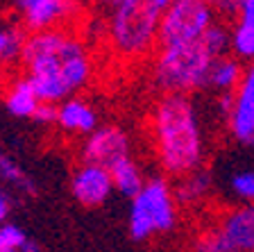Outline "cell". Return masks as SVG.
Masks as SVG:
<instances>
[{"label": "cell", "instance_id": "52a82bcc", "mask_svg": "<svg viewBox=\"0 0 254 252\" xmlns=\"http://www.w3.org/2000/svg\"><path fill=\"white\" fill-rule=\"evenodd\" d=\"M216 21V9L202 0H175L161 14L159 46L197 43Z\"/></svg>", "mask_w": 254, "mask_h": 252}, {"label": "cell", "instance_id": "d4e9b609", "mask_svg": "<svg viewBox=\"0 0 254 252\" xmlns=\"http://www.w3.org/2000/svg\"><path fill=\"white\" fill-rule=\"evenodd\" d=\"M9 2V7H11V11H14L18 18H23V16L27 14V11L32 9V7L37 5L39 0H7Z\"/></svg>", "mask_w": 254, "mask_h": 252}, {"label": "cell", "instance_id": "30bf717a", "mask_svg": "<svg viewBox=\"0 0 254 252\" xmlns=\"http://www.w3.org/2000/svg\"><path fill=\"white\" fill-rule=\"evenodd\" d=\"M227 127L238 143H254V64L245 69L243 82L234 93V107L232 116L227 118Z\"/></svg>", "mask_w": 254, "mask_h": 252}, {"label": "cell", "instance_id": "ffe728a7", "mask_svg": "<svg viewBox=\"0 0 254 252\" xmlns=\"http://www.w3.org/2000/svg\"><path fill=\"white\" fill-rule=\"evenodd\" d=\"M202 46L209 50L213 59L229 55L232 53V27H227L222 21H216L202 37Z\"/></svg>", "mask_w": 254, "mask_h": 252}, {"label": "cell", "instance_id": "5bb4252c", "mask_svg": "<svg viewBox=\"0 0 254 252\" xmlns=\"http://www.w3.org/2000/svg\"><path fill=\"white\" fill-rule=\"evenodd\" d=\"M220 186L234 205H254V164L229 166L222 173Z\"/></svg>", "mask_w": 254, "mask_h": 252}, {"label": "cell", "instance_id": "8fae6325", "mask_svg": "<svg viewBox=\"0 0 254 252\" xmlns=\"http://www.w3.org/2000/svg\"><path fill=\"white\" fill-rule=\"evenodd\" d=\"M57 127L68 137H89L100 127V116L89 100L75 95L57 105Z\"/></svg>", "mask_w": 254, "mask_h": 252}, {"label": "cell", "instance_id": "83f0119b", "mask_svg": "<svg viewBox=\"0 0 254 252\" xmlns=\"http://www.w3.org/2000/svg\"><path fill=\"white\" fill-rule=\"evenodd\" d=\"M100 2H105V5H111V7H114V5L118 2V0H100Z\"/></svg>", "mask_w": 254, "mask_h": 252}, {"label": "cell", "instance_id": "cb8c5ba5", "mask_svg": "<svg viewBox=\"0 0 254 252\" xmlns=\"http://www.w3.org/2000/svg\"><path fill=\"white\" fill-rule=\"evenodd\" d=\"M11 207H14V195L2 189V193H0V221L2 223H7V218L11 216Z\"/></svg>", "mask_w": 254, "mask_h": 252}, {"label": "cell", "instance_id": "7c38bea8", "mask_svg": "<svg viewBox=\"0 0 254 252\" xmlns=\"http://www.w3.org/2000/svg\"><path fill=\"white\" fill-rule=\"evenodd\" d=\"M43 105L39 91L34 84L27 80V75H16L7 82L5 89V111L11 118H21V121H32L39 107Z\"/></svg>", "mask_w": 254, "mask_h": 252}, {"label": "cell", "instance_id": "d6986e66", "mask_svg": "<svg viewBox=\"0 0 254 252\" xmlns=\"http://www.w3.org/2000/svg\"><path fill=\"white\" fill-rule=\"evenodd\" d=\"M232 55L254 64V18H238L232 25Z\"/></svg>", "mask_w": 254, "mask_h": 252}, {"label": "cell", "instance_id": "e0dca14e", "mask_svg": "<svg viewBox=\"0 0 254 252\" xmlns=\"http://www.w3.org/2000/svg\"><path fill=\"white\" fill-rule=\"evenodd\" d=\"M0 179H2L5 191H9L11 195L16 193V195H25V198H34L37 195V182L9 155L0 157Z\"/></svg>", "mask_w": 254, "mask_h": 252}, {"label": "cell", "instance_id": "44dd1931", "mask_svg": "<svg viewBox=\"0 0 254 252\" xmlns=\"http://www.w3.org/2000/svg\"><path fill=\"white\" fill-rule=\"evenodd\" d=\"M30 234L16 223H2L0 225V252H23Z\"/></svg>", "mask_w": 254, "mask_h": 252}, {"label": "cell", "instance_id": "ba28073f", "mask_svg": "<svg viewBox=\"0 0 254 252\" xmlns=\"http://www.w3.org/2000/svg\"><path fill=\"white\" fill-rule=\"evenodd\" d=\"M79 157L86 164H98V166H105L111 170L118 162L132 157L129 134L116 123L100 125L89 137H84L79 146Z\"/></svg>", "mask_w": 254, "mask_h": 252}, {"label": "cell", "instance_id": "484cf974", "mask_svg": "<svg viewBox=\"0 0 254 252\" xmlns=\"http://www.w3.org/2000/svg\"><path fill=\"white\" fill-rule=\"evenodd\" d=\"M206 5H211L213 9H222V11H234V0H202Z\"/></svg>", "mask_w": 254, "mask_h": 252}, {"label": "cell", "instance_id": "6da1fadb", "mask_svg": "<svg viewBox=\"0 0 254 252\" xmlns=\"http://www.w3.org/2000/svg\"><path fill=\"white\" fill-rule=\"evenodd\" d=\"M23 71L43 102L62 105L75 98L93 78V59L86 43L66 27L30 34Z\"/></svg>", "mask_w": 254, "mask_h": 252}, {"label": "cell", "instance_id": "f1b7e54d", "mask_svg": "<svg viewBox=\"0 0 254 252\" xmlns=\"http://www.w3.org/2000/svg\"><path fill=\"white\" fill-rule=\"evenodd\" d=\"M252 148H254V143H252Z\"/></svg>", "mask_w": 254, "mask_h": 252}, {"label": "cell", "instance_id": "4316f807", "mask_svg": "<svg viewBox=\"0 0 254 252\" xmlns=\"http://www.w3.org/2000/svg\"><path fill=\"white\" fill-rule=\"evenodd\" d=\"M152 2L159 7V9H166V7H170V5H173L175 0H152Z\"/></svg>", "mask_w": 254, "mask_h": 252}, {"label": "cell", "instance_id": "9a60e30c", "mask_svg": "<svg viewBox=\"0 0 254 252\" xmlns=\"http://www.w3.org/2000/svg\"><path fill=\"white\" fill-rule=\"evenodd\" d=\"M213 191V173L200 168L195 173L184 175V177L177 179V186H175V198H177V205L186 207V209H193V207L202 205Z\"/></svg>", "mask_w": 254, "mask_h": 252}, {"label": "cell", "instance_id": "3957f363", "mask_svg": "<svg viewBox=\"0 0 254 252\" xmlns=\"http://www.w3.org/2000/svg\"><path fill=\"white\" fill-rule=\"evenodd\" d=\"M161 14L152 0H118L107 23L111 50L125 62H138L159 46Z\"/></svg>", "mask_w": 254, "mask_h": 252}, {"label": "cell", "instance_id": "4fadbf2b", "mask_svg": "<svg viewBox=\"0 0 254 252\" xmlns=\"http://www.w3.org/2000/svg\"><path fill=\"white\" fill-rule=\"evenodd\" d=\"M245 75V66L241 59L234 55H225V57H216L209 69V78H206V89H211L216 95L222 93H236Z\"/></svg>", "mask_w": 254, "mask_h": 252}, {"label": "cell", "instance_id": "5b68a950", "mask_svg": "<svg viewBox=\"0 0 254 252\" xmlns=\"http://www.w3.org/2000/svg\"><path fill=\"white\" fill-rule=\"evenodd\" d=\"M177 198L168 179L154 175L148 179L143 191L129 200L127 227L134 241H145L157 234L170 232L177 223Z\"/></svg>", "mask_w": 254, "mask_h": 252}, {"label": "cell", "instance_id": "8992f818", "mask_svg": "<svg viewBox=\"0 0 254 252\" xmlns=\"http://www.w3.org/2000/svg\"><path fill=\"white\" fill-rule=\"evenodd\" d=\"M193 252H254V205H234L206 225L193 241Z\"/></svg>", "mask_w": 254, "mask_h": 252}, {"label": "cell", "instance_id": "9c48e42d", "mask_svg": "<svg viewBox=\"0 0 254 252\" xmlns=\"http://www.w3.org/2000/svg\"><path fill=\"white\" fill-rule=\"evenodd\" d=\"M114 191H116L114 175L105 166L82 162L70 175V193H73L75 202L86 209L102 207Z\"/></svg>", "mask_w": 254, "mask_h": 252}, {"label": "cell", "instance_id": "603a6c76", "mask_svg": "<svg viewBox=\"0 0 254 252\" xmlns=\"http://www.w3.org/2000/svg\"><path fill=\"white\" fill-rule=\"evenodd\" d=\"M216 107L220 111V116L225 118V123H227V118L232 116V107H234V93L216 95Z\"/></svg>", "mask_w": 254, "mask_h": 252}, {"label": "cell", "instance_id": "7a4b0ae2", "mask_svg": "<svg viewBox=\"0 0 254 252\" xmlns=\"http://www.w3.org/2000/svg\"><path fill=\"white\" fill-rule=\"evenodd\" d=\"M150 137L154 157L166 175L180 179L204 168V123L190 95L164 93L154 102L150 114Z\"/></svg>", "mask_w": 254, "mask_h": 252}, {"label": "cell", "instance_id": "ac0fdd59", "mask_svg": "<svg viewBox=\"0 0 254 252\" xmlns=\"http://www.w3.org/2000/svg\"><path fill=\"white\" fill-rule=\"evenodd\" d=\"M111 175H114V186H116V193H121L123 198H136L143 191V186L148 184L145 175H143V168L138 166V162H134V157H127L123 162H118L116 166L111 168Z\"/></svg>", "mask_w": 254, "mask_h": 252}, {"label": "cell", "instance_id": "277c9868", "mask_svg": "<svg viewBox=\"0 0 254 252\" xmlns=\"http://www.w3.org/2000/svg\"><path fill=\"white\" fill-rule=\"evenodd\" d=\"M213 64L202 41L186 46H159L152 59V82L164 93L189 95L195 89H206V78Z\"/></svg>", "mask_w": 254, "mask_h": 252}, {"label": "cell", "instance_id": "2e32d148", "mask_svg": "<svg viewBox=\"0 0 254 252\" xmlns=\"http://www.w3.org/2000/svg\"><path fill=\"white\" fill-rule=\"evenodd\" d=\"M27 39H30V32L23 27L21 21L7 18L2 23V27H0V62H2V66L9 69L14 64H21Z\"/></svg>", "mask_w": 254, "mask_h": 252}, {"label": "cell", "instance_id": "7402d4cb", "mask_svg": "<svg viewBox=\"0 0 254 252\" xmlns=\"http://www.w3.org/2000/svg\"><path fill=\"white\" fill-rule=\"evenodd\" d=\"M32 121L37 123V125L41 127H57V105H50V102H43L41 107H39V111L34 114V118Z\"/></svg>", "mask_w": 254, "mask_h": 252}]
</instances>
